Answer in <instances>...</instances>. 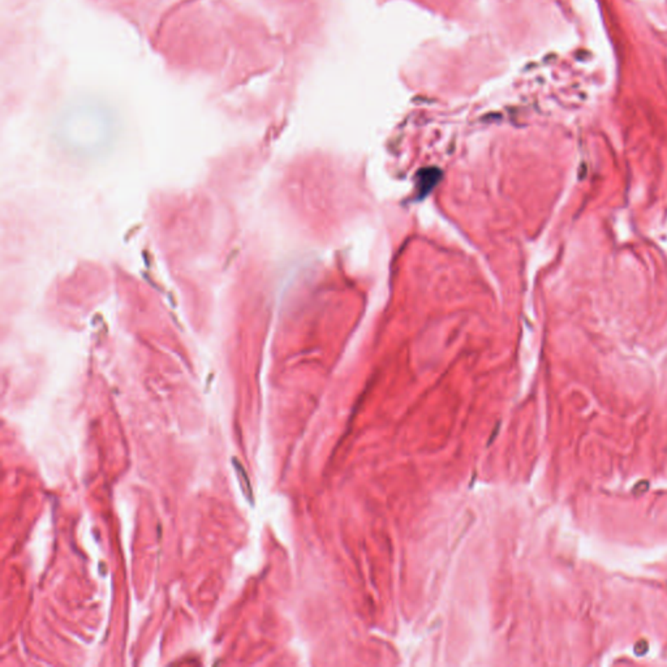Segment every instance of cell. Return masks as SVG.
Listing matches in <instances>:
<instances>
[{
	"instance_id": "1",
	"label": "cell",
	"mask_w": 667,
	"mask_h": 667,
	"mask_svg": "<svg viewBox=\"0 0 667 667\" xmlns=\"http://www.w3.org/2000/svg\"><path fill=\"white\" fill-rule=\"evenodd\" d=\"M234 463H235V466H236V468H238V472L243 475V477H241V487H243V492H244V494H245L247 498H248L249 502H253V496H252V487H250V484H249L247 473H245V471H244L243 466H241V464H238L236 460H234Z\"/></svg>"
}]
</instances>
